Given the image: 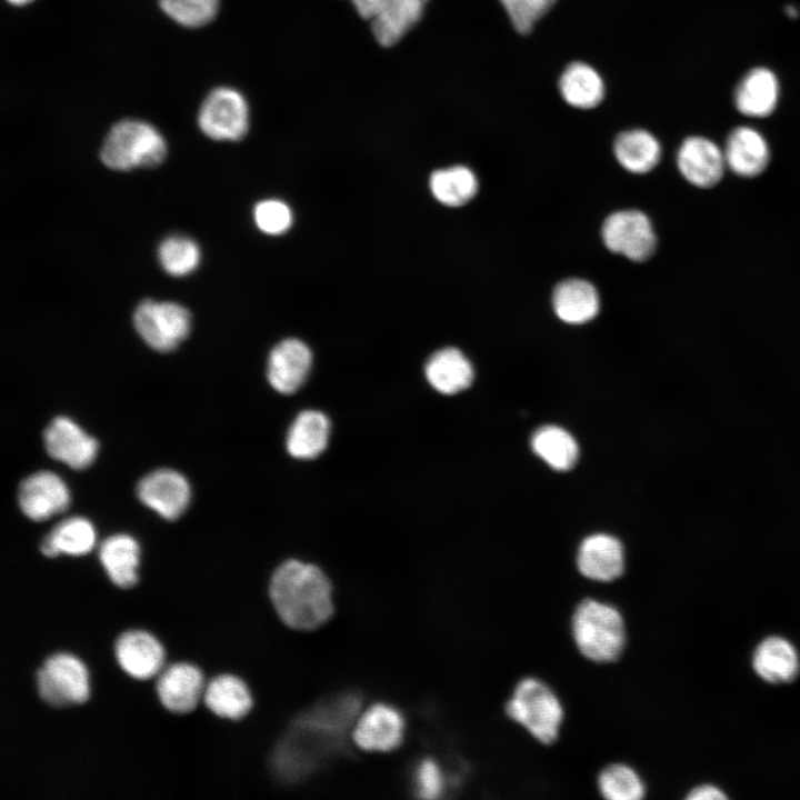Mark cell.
Wrapping results in <instances>:
<instances>
[{
    "mask_svg": "<svg viewBox=\"0 0 800 800\" xmlns=\"http://www.w3.org/2000/svg\"><path fill=\"white\" fill-rule=\"evenodd\" d=\"M114 654L120 668L138 680L156 676L164 661L162 644L144 630L122 632L116 640Z\"/></svg>",
    "mask_w": 800,
    "mask_h": 800,
    "instance_id": "2e32d148",
    "label": "cell"
},
{
    "mask_svg": "<svg viewBox=\"0 0 800 800\" xmlns=\"http://www.w3.org/2000/svg\"><path fill=\"white\" fill-rule=\"evenodd\" d=\"M99 560L109 579L119 588H131L138 582L140 547L124 533L104 539L99 547Z\"/></svg>",
    "mask_w": 800,
    "mask_h": 800,
    "instance_id": "7402d4cb",
    "label": "cell"
},
{
    "mask_svg": "<svg viewBox=\"0 0 800 800\" xmlns=\"http://www.w3.org/2000/svg\"><path fill=\"white\" fill-rule=\"evenodd\" d=\"M429 189L441 204L460 207L476 196L478 180L468 167L452 166L434 170L429 178Z\"/></svg>",
    "mask_w": 800,
    "mask_h": 800,
    "instance_id": "f546056e",
    "label": "cell"
},
{
    "mask_svg": "<svg viewBox=\"0 0 800 800\" xmlns=\"http://www.w3.org/2000/svg\"><path fill=\"white\" fill-rule=\"evenodd\" d=\"M722 149L727 168L743 178H753L762 173L771 158L766 137L751 126L733 128Z\"/></svg>",
    "mask_w": 800,
    "mask_h": 800,
    "instance_id": "e0dca14e",
    "label": "cell"
},
{
    "mask_svg": "<svg viewBox=\"0 0 800 800\" xmlns=\"http://www.w3.org/2000/svg\"><path fill=\"white\" fill-rule=\"evenodd\" d=\"M571 634L580 653L598 663L614 662L626 646V626L612 604L586 598L574 608Z\"/></svg>",
    "mask_w": 800,
    "mask_h": 800,
    "instance_id": "7a4b0ae2",
    "label": "cell"
},
{
    "mask_svg": "<svg viewBox=\"0 0 800 800\" xmlns=\"http://www.w3.org/2000/svg\"><path fill=\"white\" fill-rule=\"evenodd\" d=\"M618 162L632 173H647L660 161L661 146L649 131L632 129L618 134L613 143Z\"/></svg>",
    "mask_w": 800,
    "mask_h": 800,
    "instance_id": "83f0119b",
    "label": "cell"
},
{
    "mask_svg": "<svg viewBox=\"0 0 800 800\" xmlns=\"http://www.w3.org/2000/svg\"><path fill=\"white\" fill-rule=\"evenodd\" d=\"M311 364V350L302 340L283 339L270 351L267 366L268 380L274 390L293 393L306 381Z\"/></svg>",
    "mask_w": 800,
    "mask_h": 800,
    "instance_id": "5bb4252c",
    "label": "cell"
},
{
    "mask_svg": "<svg viewBox=\"0 0 800 800\" xmlns=\"http://www.w3.org/2000/svg\"><path fill=\"white\" fill-rule=\"evenodd\" d=\"M418 783L419 794L422 798L433 799L442 792V774L439 767L431 759H426L420 763Z\"/></svg>",
    "mask_w": 800,
    "mask_h": 800,
    "instance_id": "8d00e7d4",
    "label": "cell"
},
{
    "mask_svg": "<svg viewBox=\"0 0 800 800\" xmlns=\"http://www.w3.org/2000/svg\"><path fill=\"white\" fill-rule=\"evenodd\" d=\"M140 501L167 520L179 518L187 509L191 489L178 471L159 469L143 477L137 486Z\"/></svg>",
    "mask_w": 800,
    "mask_h": 800,
    "instance_id": "30bf717a",
    "label": "cell"
},
{
    "mask_svg": "<svg viewBox=\"0 0 800 800\" xmlns=\"http://www.w3.org/2000/svg\"><path fill=\"white\" fill-rule=\"evenodd\" d=\"M429 0H386L371 19L376 40L383 47L399 42L422 18Z\"/></svg>",
    "mask_w": 800,
    "mask_h": 800,
    "instance_id": "44dd1931",
    "label": "cell"
},
{
    "mask_svg": "<svg viewBox=\"0 0 800 800\" xmlns=\"http://www.w3.org/2000/svg\"><path fill=\"white\" fill-rule=\"evenodd\" d=\"M580 573L593 581L610 582L624 570V552L621 542L604 533L587 537L577 554Z\"/></svg>",
    "mask_w": 800,
    "mask_h": 800,
    "instance_id": "ac0fdd59",
    "label": "cell"
},
{
    "mask_svg": "<svg viewBox=\"0 0 800 800\" xmlns=\"http://www.w3.org/2000/svg\"><path fill=\"white\" fill-rule=\"evenodd\" d=\"M166 154L162 134L149 122L138 119L114 123L100 150L101 161L110 169L121 171L158 166Z\"/></svg>",
    "mask_w": 800,
    "mask_h": 800,
    "instance_id": "3957f363",
    "label": "cell"
},
{
    "mask_svg": "<svg viewBox=\"0 0 800 800\" xmlns=\"http://www.w3.org/2000/svg\"><path fill=\"white\" fill-rule=\"evenodd\" d=\"M512 27L521 34L529 33L549 12L557 0H499Z\"/></svg>",
    "mask_w": 800,
    "mask_h": 800,
    "instance_id": "e575fe53",
    "label": "cell"
},
{
    "mask_svg": "<svg viewBox=\"0 0 800 800\" xmlns=\"http://www.w3.org/2000/svg\"><path fill=\"white\" fill-rule=\"evenodd\" d=\"M269 594L280 619L290 628L312 630L333 613L331 584L320 568L288 560L273 572Z\"/></svg>",
    "mask_w": 800,
    "mask_h": 800,
    "instance_id": "6da1fadb",
    "label": "cell"
},
{
    "mask_svg": "<svg viewBox=\"0 0 800 800\" xmlns=\"http://www.w3.org/2000/svg\"><path fill=\"white\" fill-rule=\"evenodd\" d=\"M203 700L210 711L220 718L239 720L252 707L247 684L232 674H220L204 688Z\"/></svg>",
    "mask_w": 800,
    "mask_h": 800,
    "instance_id": "484cf974",
    "label": "cell"
},
{
    "mask_svg": "<svg viewBox=\"0 0 800 800\" xmlns=\"http://www.w3.org/2000/svg\"><path fill=\"white\" fill-rule=\"evenodd\" d=\"M360 17L371 20L386 0H349Z\"/></svg>",
    "mask_w": 800,
    "mask_h": 800,
    "instance_id": "f35d334b",
    "label": "cell"
},
{
    "mask_svg": "<svg viewBox=\"0 0 800 800\" xmlns=\"http://www.w3.org/2000/svg\"><path fill=\"white\" fill-rule=\"evenodd\" d=\"M677 166L689 183L702 189L716 186L727 169L723 149L704 136H690L681 142Z\"/></svg>",
    "mask_w": 800,
    "mask_h": 800,
    "instance_id": "9c48e42d",
    "label": "cell"
},
{
    "mask_svg": "<svg viewBox=\"0 0 800 800\" xmlns=\"http://www.w3.org/2000/svg\"><path fill=\"white\" fill-rule=\"evenodd\" d=\"M552 306L560 320L569 324H582L599 312L600 299L592 283L583 279H567L553 290Z\"/></svg>",
    "mask_w": 800,
    "mask_h": 800,
    "instance_id": "ffe728a7",
    "label": "cell"
},
{
    "mask_svg": "<svg viewBox=\"0 0 800 800\" xmlns=\"http://www.w3.org/2000/svg\"><path fill=\"white\" fill-rule=\"evenodd\" d=\"M43 439L53 459L76 470L88 468L98 453L97 440L67 417L54 418L44 430Z\"/></svg>",
    "mask_w": 800,
    "mask_h": 800,
    "instance_id": "7c38bea8",
    "label": "cell"
},
{
    "mask_svg": "<svg viewBox=\"0 0 800 800\" xmlns=\"http://www.w3.org/2000/svg\"><path fill=\"white\" fill-rule=\"evenodd\" d=\"M606 247L637 262L649 259L657 248L650 219L639 210H621L610 214L601 229Z\"/></svg>",
    "mask_w": 800,
    "mask_h": 800,
    "instance_id": "ba28073f",
    "label": "cell"
},
{
    "mask_svg": "<svg viewBox=\"0 0 800 800\" xmlns=\"http://www.w3.org/2000/svg\"><path fill=\"white\" fill-rule=\"evenodd\" d=\"M158 258L167 273L182 277L191 273L198 267L200 250L193 240L182 236H172L160 243Z\"/></svg>",
    "mask_w": 800,
    "mask_h": 800,
    "instance_id": "d6a6232c",
    "label": "cell"
},
{
    "mask_svg": "<svg viewBox=\"0 0 800 800\" xmlns=\"http://www.w3.org/2000/svg\"><path fill=\"white\" fill-rule=\"evenodd\" d=\"M136 330L152 349L168 352L187 338L191 328L190 312L176 302L142 301L133 316Z\"/></svg>",
    "mask_w": 800,
    "mask_h": 800,
    "instance_id": "52a82bcc",
    "label": "cell"
},
{
    "mask_svg": "<svg viewBox=\"0 0 800 800\" xmlns=\"http://www.w3.org/2000/svg\"><path fill=\"white\" fill-rule=\"evenodd\" d=\"M780 98V79L772 69L764 66H757L744 72L732 93L737 111L749 118L771 116Z\"/></svg>",
    "mask_w": 800,
    "mask_h": 800,
    "instance_id": "4fadbf2b",
    "label": "cell"
},
{
    "mask_svg": "<svg viewBox=\"0 0 800 800\" xmlns=\"http://www.w3.org/2000/svg\"><path fill=\"white\" fill-rule=\"evenodd\" d=\"M752 666L758 676L770 683L790 682L800 670L796 648L781 637H769L760 642Z\"/></svg>",
    "mask_w": 800,
    "mask_h": 800,
    "instance_id": "cb8c5ba5",
    "label": "cell"
},
{
    "mask_svg": "<svg viewBox=\"0 0 800 800\" xmlns=\"http://www.w3.org/2000/svg\"><path fill=\"white\" fill-rule=\"evenodd\" d=\"M254 223L260 231L269 236H280L292 226L290 207L279 199H266L253 209Z\"/></svg>",
    "mask_w": 800,
    "mask_h": 800,
    "instance_id": "d590c367",
    "label": "cell"
},
{
    "mask_svg": "<svg viewBox=\"0 0 800 800\" xmlns=\"http://www.w3.org/2000/svg\"><path fill=\"white\" fill-rule=\"evenodd\" d=\"M8 3L14 7H24L33 2L34 0H6Z\"/></svg>",
    "mask_w": 800,
    "mask_h": 800,
    "instance_id": "ab89813d",
    "label": "cell"
},
{
    "mask_svg": "<svg viewBox=\"0 0 800 800\" xmlns=\"http://www.w3.org/2000/svg\"><path fill=\"white\" fill-rule=\"evenodd\" d=\"M559 92L569 106L587 110L601 103L606 87L602 77L593 67L574 61L561 73Z\"/></svg>",
    "mask_w": 800,
    "mask_h": 800,
    "instance_id": "d4e9b609",
    "label": "cell"
},
{
    "mask_svg": "<svg viewBox=\"0 0 800 800\" xmlns=\"http://www.w3.org/2000/svg\"><path fill=\"white\" fill-rule=\"evenodd\" d=\"M403 733V720L398 711L386 704H374L358 721L353 739L368 751H390L397 748Z\"/></svg>",
    "mask_w": 800,
    "mask_h": 800,
    "instance_id": "d6986e66",
    "label": "cell"
},
{
    "mask_svg": "<svg viewBox=\"0 0 800 800\" xmlns=\"http://www.w3.org/2000/svg\"><path fill=\"white\" fill-rule=\"evenodd\" d=\"M162 12L184 28H201L217 16L220 0H159Z\"/></svg>",
    "mask_w": 800,
    "mask_h": 800,
    "instance_id": "836d02e7",
    "label": "cell"
},
{
    "mask_svg": "<svg viewBox=\"0 0 800 800\" xmlns=\"http://www.w3.org/2000/svg\"><path fill=\"white\" fill-rule=\"evenodd\" d=\"M532 449L547 464L558 471L571 469L579 456L573 437L557 426H544L532 437Z\"/></svg>",
    "mask_w": 800,
    "mask_h": 800,
    "instance_id": "4dcf8cb0",
    "label": "cell"
},
{
    "mask_svg": "<svg viewBox=\"0 0 800 800\" xmlns=\"http://www.w3.org/2000/svg\"><path fill=\"white\" fill-rule=\"evenodd\" d=\"M36 683L40 699L56 708L81 704L90 693L86 666L67 652L49 656L37 670Z\"/></svg>",
    "mask_w": 800,
    "mask_h": 800,
    "instance_id": "5b68a950",
    "label": "cell"
},
{
    "mask_svg": "<svg viewBox=\"0 0 800 800\" xmlns=\"http://www.w3.org/2000/svg\"><path fill=\"white\" fill-rule=\"evenodd\" d=\"M96 544V530L92 523L82 517H72L59 522L40 544L41 552L54 558L60 553L83 556Z\"/></svg>",
    "mask_w": 800,
    "mask_h": 800,
    "instance_id": "f1b7e54d",
    "label": "cell"
},
{
    "mask_svg": "<svg viewBox=\"0 0 800 800\" xmlns=\"http://www.w3.org/2000/svg\"><path fill=\"white\" fill-rule=\"evenodd\" d=\"M204 688L201 670L188 662H177L166 668L156 684L161 704L178 714L192 711Z\"/></svg>",
    "mask_w": 800,
    "mask_h": 800,
    "instance_id": "9a60e30c",
    "label": "cell"
},
{
    "mask_svg": "<svg viewBox=\"0 0 800 800\" xmlns=\"http://www.w3.org/2000/svg\"><path fill=\"white\" fill-rule=\"evenodd\" d=\"M70 491L54 472L44 470L27 477L19 487L22 512L33 521H43L63 512L70 504Z\"/></svg>",
    "mask_w": 800,
    "mask_h": 800,
    "instance_id": "8fae6325",
    "label": "cell"
},
{
    "mask_svg": "<svg viewBox=\"0 0 800 800\" xmlns=\"http://www.w3.org/2000/svg\"><path fill=\"white\" fill-rule=\"evenodd\" d=\"M687 799L690 800H723L727 796L717 787L711 784H701L693 788Z\"/></svg>",
    "mask_w": 800,
    "mask_h": 800,
    "instance_id": "74e56055",
    "label": "cell"
},
{
    "mask_svg": "<svg viewBox=\"0 0 800 800\" xmlns=\"http://www.w3.org/2000/svg\"><path fill=\"white\" fill-rule=\"evenodd\" d=\"M198 126L216 141L241 140L249 130L250 110L246 97L231 87L212 89L198 111Z\"/></svg>",
    "mask_w": 800,
    "mask_h": 800,
    "instance_id": "8992f818",
    "label": "cell"
},
{
    "mask_svg": "<svg viewBox=\"0 0 800 800\" xmlns=\"http://www.w3.org/2000/svg\"><path fill=\"white\" fill-rule=\"evenodd\" d=\"M600 794L608 800H639L646 794V787L638 772L624 763H611L598 774Z\"/></svg>",
    "mask_w": 800,
    "mask_h": 800,
    "instance_id": "1f68e13d",
    "label": "cell"
},
{
    "mask_svg": "<svg viewBox=\"0 0 800 800\" xmlns=\"http://www.w3.org/2000/svg\"><path fill=\"white\" fill-rule=\"evenodd\" d=\"M424 373L433 389L443 394H454L472 383L474 372L471 362L459 349L448 347L431 354Z\"/></svg>",
    "mask_w": 800,
    "mask_h": 800,
    "instance_id": "603a6c76",
    "label": "cell"
},
{
    "mask_svg": "<svg viewBox=\"0 0 800 800\" xmlns=\"http://www.w3.org/2000/svg\"><path fill=\"white\" fill-rule=\"evenodd\" d=\"M330 433L328 418L317 410L300 412L287 436L288 452L297 459H312L327 448Z\"/></svg>",
    "mask_w": 800,
    "mask_h": 800,
    "instance_id": "4316f807",
    "label": "cell"
},
{
    "mask_svg": "<svg viewBox=\"0 0 800 800\" xmlns=\"http://www.w3.org/2000/svg\"><path fill=\"white\" fill-rule=\"evenodd\" d=\"M504 711L539 742L551 744L558 739L563 708L543 681L533 677L521 679L506 702Z\"/></svg>",
    "mask_w": 800,
    "mask_h": 800,
    "instance_id": "277c9868",
    "label": "cell"
}]
</instances>
